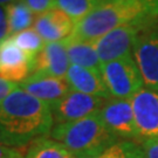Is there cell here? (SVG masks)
I'll list each match as a JSON object with an SVG mask.
<instances>
[{
	"mask_svg": "<svg viewBox=\"0 0 158 158\" xmlns=\"http://www.w3.org/2000/svg\"><path fill=\"white\" fill-rule=\"evenodd\" d=\"M66 81L70 89L74 91L102 97L106 100L111 98L102 79L101 72L80 67L76 64H70L66 75Z\"/></svg>",
	"mask_w": 158,
	"mask_h": 158,
	"instance_id": "14",
	"label": "cell"
},
{
	"mask_svg": "<svg viewBox=\"0 0 158 158\" xmlns=\"http://www.w3.org/2000/svg\"><path fill=\"white\" fill-rule=\"evenodd\" d=\"M64 44L70 64L101 72L102 63L96 52L94 41H85L69 36L64 40Z\"/></svg>",
	"mask_w": 158,
	"mask_h": 158,
	"instance_id": "15",
	"label": "cell"
},
{
	"mask_svg": "<svg viewBox=\"0 0 158 158\" xmlns=\"http://www.w3.org/2000/svg\"><path fill=\"white\" fill-rule=\"evenodd\" d=\"M0 158H25L21 148L0 145Z\"/></svg>",
	"mask_w": 158,
	"mask_h": 158,
	"instance_id": "24",
	"label": "cell"
},
{
	"mask_svg": "<svg viewBox=\"0 0 158 158\" xmlns=\"http://www.w3.org/2000/svg\"><path fill=\"white\" fill-rule=\"evenodd\" d=\"M13 1H15V0H0V5L7 6V5H10L11 2H13Z\"/></svg>",
	"mask_w": 158,
	"mask_h": 158,
	"instance_id": "27",
	"label": "cell"
},
{
	"mask_svg": "<svg viewBox=\"0 0 158 158\" xmlns=\"http://www.w3.org/2000/svg\"><path fill=\"white\" fill-rule=\"evenodd\" d=\"M34 14H42L54 7L55 0H23Z\"/></svg>",
	"mask_w": 158,
	"mask_h": 158,
	"instance_id": "21",
	"label": "cell"
},
{
	"mask_svg": "<svg viewBox=\"0 0 158 158\" xmlns=\"http://www.w3.org/2000/svg\"><path fill=\"white\" fill-rule=\"evenodd\" d=\"M85 158H143V151L136 142L119 139L97 155Z\"/></svg>",
	"mask_w": 158,
	"mask_h": 158,
	"instance_id": "19",
	"label": "cell"
},
{
	"mask_svg": "<svg viewBox=\"0 0 158 158\" xmlns=\"http://www.w3.org/2000/svg\"><path fill=\"white\" fill-rule=\"evenodd\" d=\"M11 36L8 15H7V6L0 5V44Z\"/></svg>",
	"mask_w": 158,
	"mask_h": 158,
	"instance_id": "22",
	"label": "cell"
},
{
	"mask_svg": "<svg viewBox=\"0 0 158 158\" xmlns=\"http://www.w3.org/2000/svg\"><path fill=\"white\" fill-rule=\"evenodd\" d=\"M130 23L147 27L158 25V0H104L75 23L70 36L95 41L108 32Z\"/></svg>",
	"mask_w": 158,
	"mask_h": 158,
	"instance_id": "2",
	"label": "cell"
},
{
	"mask_svg": "<svg viewBox=\"0 0 158 158\" xmlns=\"http://www.w3.org/2000/svg\"><path fill=\"white\" fill-rule=\"evenodd\" d=\"M106 98L70 90L52 107L54 123L63 124L98 114Z\"/></svg>",
	"mask_w": 158,
	"mask_h": 158,
	"instance_id": "7",
	"label": "cell"
},
{
	"mask_svg": "<svg viewBox=\"0 0 158 158\" xmlns=\"http://www.w3.org/2000/svg\"><path fill=\"white\" fill-rule=\"evenodd\" d=\"M143 158H158V137L142 142Z\"/></svg>",
	"mask_w": 158,
	"mask_h": 158,
	"instance_id": "23",
	"label": "cell"
},
{
	"mask_svg": "<svg viewBox=\"0 0 158 158\" xmlns=\"http://www.w3.org/2000/svg\"><path fill=\"white\" fill-rule=\"evenodd\" d=\"M11 38L15 42V45L31 59H34V56L42 49L46 44L34 28L25 29L20 33L11 35Z\"/></svg>",
	"mask_w": 158,
	"mask_h": 158,
	"instance_id": "20",
	"label": "cell"
},
{
	"mask_svg": "<svg viewBox=\"0 0 158 158\" xmlns=\"http://www.w3.org/2000/svg\"><path fill=\"white\" fill-rule=\"evenodd\" d=\"M102 122L117 138L138 139L131 100L109 98L98 111Z\"/></svg>",
	"mask_w": 158,
	"mask_h": 158,
	"instance_id": "8",
	"label": "cell"
},
{
	"mask_svg": "<svg viewBox=\"0 0 158 158\" xmlns=\"http://www.w3.org/2000/svg\"><path fill=\"white\" fill-rule=\"evenodd\" d=\"M18 88H19V85L0 77V102L2 101L4 98H6L12 91H14Z\"/></svg>",
	"mask_w": 158,
	"mask_h": 158,
	"instance_id": "25",
	"label": "cell"
},
{
	"mask_svg": "<svg viewBox=\"0 0 158 158\" xmlns=\"http://www.w3.org/2000/svg\"><path fill=\"white\" fill-rule=\"evenodd\" d=\"M7 15L11 35L32 28V25L36 19L35 14L31 11V8L23 0H15L7 5Z\"/></svg>",
	"mask_w": 158,
	"mask_h": 158,
	"instance_id": "16",
	"label": "cell"
},
{
	"mask_svg": "<svg viewBox=\"0 0 158 158\" xmlns=\"http://www.w3.org/2000/svg\"><path fill=\"white\" fill-rule=\"evenodd\" d=\"M69 67L70 62L68 59L64 40L46 42L42 49L33 59L32 75L66 79Z\"/></svg>",
	"mask_w": 158,
	"mask_h": 158,
	"instance_id": "11",
	"label": "cell"
},
{
	"mask_svg": "<svg viewBox=\"0 0 158 158\" xmlns=\"http://www.w3.org/2000/svg\"><path fill=\"white\" fill-rule=\"evenodd\" d=\"M25 158H76L62 144L53 138H38L32 142Z\"/></svg>",
	"mask_w": 158,
	"mask_h": 158,
	"instance_id": "17",
	"label": "cell"
},
{
	"mask_svg": "<svg viewBox=\"0 0 158 158\" xmlns=\"http://www.w3.org/2000/svg\"><path fill=\"white\" fill-rule=\"evenodd\" d=\"M145 28L149 27L141 23L123 25L95 40L94 45L101 63L111 62L131 55L138 34Z\"/></svg>",
	"mask_w": 158,
	"mask_h": 158,
	"instance_id": "6",
	"label": "cell"
},
{
	"mask_svg": "<svg viewBox=\"0 0 158 158\" xmlns=\"http://www.w3.org/2000/svg\"><path fill=\"white\" fill-rule=\"evenodd\" d=\"M132 57L144 87L158 91V25L141 31L134 45Z\"/></svg>",
	"mask_w": 158,
	"mask_h": 158,
	"instance_id": "5",
	"label": "cell"
},
{
	"mask_svg": "<svg viewBox=\"0 0 158 158\" xmlns=\"http://www.w3.org/2000/svg\"><path fill=\"white\" fill-rule=\"evenodd\" d=\"M52 108L20 87L0 102V128L17 148L51 135Z\"/></svg>",
	"mask_w": 158,
	"mask_h": 158,
	"instance_id": "1",
	"label": "cell"
},
{
	"mask_svg": "<svg viewBox=\"0 0 158 158\" xmlns=\"http://www.w3.org/2000/svg\"><path fill=\"white\" fill-rule=\"evenodd\" d=\"M138 139L158 137V91L142 88L131 98Z\"/></svg>",
	"mask_w": 158,
	"mask_h": 158,
	"instance_id": "9",
	"label": "cell"
},
{
	"mask_svg": "<svg viewBox=\"0 0 158 158\" xmlns=\"http://www.w3.org/2000/svg\"><path fill=\"white\" fill-rule=\"evenodd\" d=\"M51 137L76 158L90 157L119 139L102 122L98 114L69 123L56 124Z\"/></svg>",
	"mask_w": 158,
	"mask_h": 158,
	"instance_id": "3",
	"label": "cell"
},
{
	"mask_svg": "<svg viewBox=\"0 0 158 158\" xmlns=\"http://www.w3.org/2000/svg\"><path fill=\"white\" fill-rule=\"evenodd\" d=\"M19 87L34 97L46 102L51 108L72 90L66 79L40 75H31L28 79L21 82Z\"/></svg>",
	"mask_w": 158,
	"mask_h": 158,
	"instance_id": "13",
	"label": "cell"
},
{
	"mask_svg": "<svg viewBox=\"0 0 158 158\" xmlns=\"http://www.w3.org/2000/svg\"><path fill=\"white\" fill-rule=\"evenodd\" d=\"M101 74L113 98L131 100L142 88H144L141 72L132 55L102 63Z\"/></svg>",
	"mask_w": 158,
	"mask_h": 158,
	"instance_id": "4",
	"label": "cell"
},
{
	"mask_svg": "<svg viewBox=\"0 0 158 158\" xmlns=\"http://www.w3.org/2000/svg\"><path fill=\"white\" fill-rule=\"evenodd\" d=\"M0 145H8V147L17 148L15 145H14V143L12 142L11 138L6 135L2 130H1V128H0Z\"/></svg>",
	"mask_w": 158,
	"mask_h": 158,
	"instance_id": "26",
	"label": "cell"
},
{
	"mask_svg": "<svg viewBox=\"0 0 158 158\" xmlns=\"http://www.w3.org/2000/svg\"><path fill=\"white\" fill-rule=\"evenodd\" d=\"M33 59L23 52L11 36L0 44V77L20 85L32 75Z\"/></svg>",
	"mask_w": 158,
	"mask_h": 158,
	"instance_id": "10",
	"label": "cell"
},
{
	"mask_svg": "<svg viewBox=\"0 0 158 158\" xmlns=\"http://www.w3.org/2000/svg\"><path fill=\"white\" fill-rule=\"evenodd\" d=\"M104 0H55L54 7L66 13L74 23H79Z\"/></svg>",
	"mask_w": 158,
	"mask_h": 158,
	"instance_id": "18",
	"label": "cell"
},
{
	"mask_svg": "<svg viewBox=\"0 0 158 158\" xmlns=\"http://www.w3.org/2000/svg\"><path fill=\"white\" fill-rule=\"evenodd\" d=\"M75 23L61 10L53 7L35 19L34 29L45 42L63 41L74 32Z\"/></svg>",
	"mask_w": 158,
	"mask_h": 158,
	"instance_id": "12",
	"label": "cell"
}]
</instances>
